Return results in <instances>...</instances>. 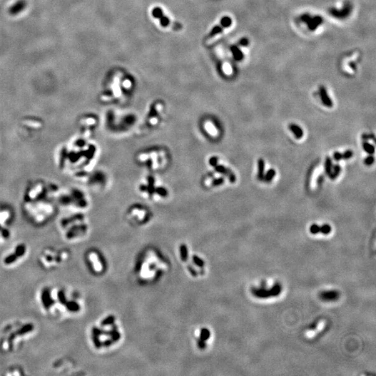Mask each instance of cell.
<instances>
[{
    "mask_svg": "<svg viewBox=\"0 0 376 376\" xmlns=\"http://www.w3.org/2000/svg\"><path fill=\"white\" fill-rule=\"evenodd\" d=\"M220 25H221L222 27L228 28L231 27L232 25V20L231 17L228 16L223 17L221 20H220Z\"/></svg>",
    "mask_w": 376,
    "mask_h": 376,
    "instance_id": "19",
    "label": "cell"
},
{
    "mask_svg": "<svg viewBox=\"0 0 376 376\" xmlns=\"http://www.w3.org/2000/svg\"><path fill=\"white\" fill-rule=\"evenodd\" d=\"M58 296H59V300H60V302H61V303L63 304H65V303H66V299H65V296H64L63 293L62 291H60L59 293Z\"/></svg>",
    "mask_w": 376,
    "mask_h": 376,
    "instance_id": "35",
    "label": "cell"
},
{
    "mask_svg": "<svg viewBox=\"0 0 376 376\" xmlns=\"http://www.w3.org/2000/svg\"><path fill=\"white\" fill-rule=\"evenodd\" d=\"M289 128L292 133L294 134L296 139H301L304 135V132L301 127H299L295 123H290L289 125Z\"/></svg>",
    "mask_w": 376,
    "mask_h": 376,
    "instance_id": "13",
    "label": "cell"
},
{
    "mask_svg": "<svg viewBox=\"0 0 376 376\" xmlns=\"http://www.w3.org/2000/svg\"><path fill=\"white\" fill-rule=\"evenodd\" d=\"M208 164L210 167H213V171L216 174H219L226 176L228 178L231 183H234L236 181V175L232 170L228 167H225L223 164H219V157L217 156H211L208 160Z\"/></svg>",
    "mask_w": 376,
    "mask_h": 376,
    "instance_id": "5",
    "label": "cell"
},
{
    "mask_svg": "<svg viewBox=\"0 0 376 376\" xmlns=\"http://www.w3.org/2000/svg\"><path fill=\"white\" fill-rule=\"evenodd\" d=\"M239 44L241 46H247L249 44V40L247 38H242V39L239 41Z\"/></svg>",
    "mask_w": 376,
    "mask_h": 376,
    "instance_id": "36",
    "label": "cell"
},
{
    "mask_svg": "<svg viewBox=\"0 0 376 376\" xmlns=\"http://www.w3.org/2000/svg\"><path fill=\"white\" fill-rule=\"evenodd\" d=\"M49 295L48 292L45 290V291H44L43 294V304L44 306H45V308L47 309H48L49 307V306L52 304V300L50 299H49Z\"/></svg>",
    "mask_w": 376,
    "mask_h": 376,
    "instance_id": "20",
    "label": "cell"
},
{
    "mask_svg": "<svg viewBox=\"0 0 376 376\" xmlns=\"http://www.w3.org/2000/svg\"><path fill=\"white\" fill-rule=\"evenodd\" d=\"M222 31H223V27H222L221 25H220V26L219 25L215 26V27H214L212 29V30H211L210 33L209 34V36L210 37H213V36H216V35H217V34L222 33Z\"/></svg>",
    "mask_w": 376,
    "mask_h": 376,
    "instance_id": "21",
    "label": "cell"
},
{
    "mask_svg": "<svg viewBox=\"0 0 376 376\" xmlns=\"http://www.w3.org/2000/svg\"><path fill=\"white\" fill-rule=\"evenodd\" d=\"M265 161L262 158L258 160V174L257 179L259 181H263L264 175H265Z\"/></svg>",
    "mask_w": 376,
    "mask_h": 376,
    "instance_id": "12",
    "label": "cell"
},
{
    "mask_svg": "<svg viewBox=\"0 0 376 376\" xmlns=\"http://www.w3.org/2000/svg\"><path fill=\"white\" fill-rule=\"evenodd\" d=\"M276 175V171L274 169H270L266 174L264 175L263 181L266 183H270Z\"/></svg>",
    "mask_w": 376,
    "mask_h": 376,
    "instance_id": "15",
    "label": "cell"
},
{
    "mask_svg": "<svg viewBox=\"0 0 376 376\" xmlns=\"http://www.w3.org/2000/svg\"><path fill=\"white\" fill-rule=\"evenodd\" d=\"M320 298L325 302H334L339 298L340 293L337 290H324L320 293Z\"/></svg>",
    "mask_w": 376,
    "mask_h": 376,
    "instance_id": "8",
    "label": "cell"
},
{
    "mask_svg": "<svg viewBox=\"0 0 376 376\" xmlns=\"http://www.w3.org/2000/svg\"><path fill=\"white\" fill-rule=\"evenodd\" d=\"M323 22V18L320 16H316L315 17H311L309 22L307 23L308 29L310 31H313L318 28Z\"/></svg>",
    "mask_w": 376,
    "mask_h": 376,
    "instance_id": "11",
    "label": "cell"
},
{
    "mask_svg": "<svg viewBox=\"0 0 376 376\" xmlns=\"http://www.w3.org/2000/svg\"><path fill=\"white\" fill-rule=\"evenodd\" d=\"M310 232L312 234H318L320 233V226L313 224L310 227Z\"/></svg>",
    "mask_w": 376,
    "mask_h": 376,
    "instance_id": "29",
    "label": "cell"
},
{
    "mask_svg": "<svg viewBox=\"0 0 376 376\" xmlns=\"http://www.w3.org/2000/svg\"><path fill=\"white\" fill-rule=\"evenodd\" d=\"M135 160L139 165L155 174L163 172L169 167L171 155L169 150L162 146H153L138 152Z\"/></svg>",
    "mask_w": 376,
    "mask_h": 376,
    "instance_id": "1",
    "label": "cell"
},
{
    "mask_svg": "<svg viewBox=\"0 0 376 376\" xmlns=\"http://www.w3.org/2000/svg\"><path fill=\"white\" fill-rule=\"evenodd\" d=\"M230 50L231 52L233 58L235 59V60L240 61H242L244 59L243 52L241 51V49H240L237 46H236V45L231 46L230 48Z\"/></svg>",
    "mask_w": 376,
    "mask_h": 376,
    "instance_id": "14",
    "label": "cell"
},
{
    "mask_svg": "<svg viewBox=\"0 0 376 376\" xmlns=\"http://www.w3.org/2000/svg\"><path fill=\"white\" fill-rule=\"evenodd\" d=\"M341 170V168L339 164H335V165L333 166L331 174L329 176L331 180H334V179H336L338 176H339Z\"/></svg>",
    "mask_w": 376,
    "mask_h": 376,
    "instance_id": "16",
    "label": "cell"
},
{
    "mask_svg": "<svg viewBox=\"0 0 376 376\" xmlns=\"http://www.w3.org/2000/svg\"><path fill=\"white\" fill-rule=\"evenodd\" d=\"M351 10H352L351 6L350 5V4H347L344 6V7H343V9H341V10L332 9V10H331L330 13L331 16L336 17V18H345V17H347L350 14V13Z\"/></svg>",
    "mask_w": 376,
    "mask_h": 376,
    "instance_id": "10",
    "label": "cell"
},
{
    "mask_svg": "<svg viewBox=\"0 0 376 376\" xmlns=\"http://www.w3.org/2000/svg\"><path fill=\"white\" fill-rule=\"evenodd\" d=\"M217 123L215 121H214L213 119L209 118V117H204L199 121V130L203 136H204L208 138V139H213L217 136L218 134V126Z\"/></svg>",
    "mask_w": 376,
    "mask_h": 376,
    "instance_id": "4",
    "label": "cell"
},
{
    "mask_svg": "<svg viewBox=\"0 0 376 376\" xmlns=\"http://www.w3.org/2000/svg\"><path fill=\"white\" fill-rule=\"evenodd\" d=\"M319 93L321 96L322 104L327 107H333V101L328 95L327 91L324 86H321L319 87Z\"/></svg>",
    "mask_w": 376,
    "mask_h": 376,
    "instance_id": "9",
    "label": "cell"
},
{
    "mask_svg": "<svg viewBox=\"0 0 376 376\" xmlns=\"http://www.w3.org/2000/svg\"><path fill=\"white\" fill-rule=\"evenodd\" d=\"M362 146H363L364 150L367 153H369L370 155H372L374 153L375 147L374 145L371 144V143L367 142L366 141H364Z\"/></svg>",
    "mask_w": 376,
    "mask_h": 376,
    "instance_id": "18",
    "label": "cell"
},
{
    "mask_svg": "<svg viewBox=\"0 0 376 376\" xmlns=\"http://www.w3.org/2000/svg\"><path fill=\"white\" fill-rule=\"evenodd\" d=\"M334 160L336 161H340L343 160V156H342V153L340 152H335L334 153Z\"/></svg>",
    "mask_w": 376,
    "mask_h": 376,
    "instance_id": "33",
    "label": "cell"
},
{
    "mask_svg": "<svg viewBox=\"0 0 376 376\" xmlns=\"http://www.w3.org/2000/svg\"><path fill=\"white\" fill-rule=\"evenodd\" d=\"M160 22L161 25L163 27H167V26H169V25L170 20L168 17L164 16L163 15V16L160 18Z\"/></svg>",
    "mask_w": 376,
    "mask_h": 376,
    "instance_id": "25",
    "label": "cell"
},
{
    "mask_svg": "<svg viewBox=\"0 0 376 376\" xmlns=\"http://www.w3.org/2000/svg\"><path fill=\"white\" fill-rule=\"evenodd\" d=\"M343 160H348L353 156V152L351 150H347L342 153Z\"/></svg>",
    "mask_w": 376,
    "mask_h": 376,
    "instance_id": "30",
    "label": "cell"
},
{
    "mask_svg": "<svg viewBox=\"0 0 376 376\" xmlns=\"http://www.w3.org/2000/svg\"><path fill=\"white\" fill-rule=\"evenodd\" d=\"M374 157L372 156V155H369V156L366 157L365 160H364V164L367 166H371V164L374 162Z\"/></svg>",
    "mask_w": 376,
    "mask_h": 376,
    "instance_id": "31",
    "label": "cell"
},
{
    "mask_svg": "<svg viewBox=\"0 0 376 376\" xmlns=\"http://www.w3.org/2000/svg\"><path fill=\"white\" fill-rule=\"evenodd\" d=\"M128 213L133 217H137V219H144L149 215V211L145 206L140 204H134L128 208Z\"/></svg>",
    "mask_w": 376,
    "mask_h": 376,
    "instance_id": "7",
    "label": "cell"
},
{
    "mask_svg": "<svg viewBox=\"0 0 376 376\" xmlns=\"http://www.w3.org/2000/svg\"><path fill=\"white\" fill-rule=\"evenodd\" d=\"M362 139L364 141H367L368 139H372L373 140L375 141V135L374 134H366V133H364L362 136Z\"/></svg>",
    "mask_w": 376,
    "mask_h": 376,
    "instance_id": "32",
    "label": "cell"
},
{
    "mask_svg": "<svg viewBox=\"0 0 376 376\" xmlns=\"http://www.w3.org/2000/svg\"><path fill=\"white\" fill-rule=\"evenodd\" d=\"M33 328H34V327H33V325H30V324L27 325L25 326V327H22L21 330H20L18 331V332H17V334H20V335H21V334H25V333L28 332V331L32 330H33Z\"/></svg>",
    "mask_w": 376,
    "mask_h": 376,
    "instance_id": "24",
    "label": "cell"
},
{
    "mask_svg": "<svg viewBox=\"0 0 376 376\" xmlns=\"http://www.w3.org/2000/svg\"><path fill=\"white\" fill-rule=\"evenodd\" d=\"M67 308L70 311H78L79 309H80V307H79L78 305L77 304V303H75V302H70V303L67 304Z\"/></svg>",
    "mask_w": 376,
    "mask_h": 376,
    "instance_id": "28",
    "label": "cell"
},
{
    "mask_svg": "<svg viewBox=\"0 0 376 376\" xmlns=\"http://www.w3.org/2000/svg\"><path fill=\"white\" fill-rule=\"evenodd\" d=\"M281 290V286L279 283H277L268 289L266 288H253L251 289V293L256 298H268L280 295Z\"/></svg>",
    "mask_w": 376,
    "mask_h": 376,
    "instance_id": "6",
    "label": "cell"
},
{
    "mask_svg": "<svg viewBox=\"0 0 376 376\" xmlns=\"http://www.w3.org/2000/svg\"><path fill=\"white\" fill-rule=\"evenodd\" d=\"M166 114L160 102H154L150 106L140 125V133H147L156 130L164 121Z\"/></svg>",
    "mask_w": 376,
    "mask_h": 376,
    "instance_id": "3",
    "label": "cell"
},
{
    "mask_svg": "<svg viewBox=\"0 0 376 376\" xmlns=\"http://www.w3.org/2000/svg\"><path fill=\"white\" fill-rule=\"evenodd\" d=\"M332 167H333L332 160H331L330 157L328 156L326 157L325 163V171L326 174H327L328 176H330V174H331Z\"/></svg>",
    "mask_w": 376,
    "mask_h": 376,
    "instance_id": "17",
    "label": "cell"
},
{
    "mask_svg": "<svg viewBox=\"0 0 376 376\" xmlns=\"http://www.w3.org/2000/svg\"><path fill=\"white\" fill-rule=\"evenodd\" d=\"M331 231V228L329 224H325L320 227V233L324 235H327L330 233Z\"/></svg>",
    "mask_w": 376,
    "mask_h": 376,
    "instance_id": "23",
    "label": "cell"
},
{
    "mask_svg": "<svg viewBox=\"0 0 376 376\" xmlns=\"http://www.w3.org/2000/svg\"><path fill=\"white\" fill-rule=\"evenodd\" d=\"M25 247H24V245H19L16 248V254L17 256H22L25 254Z\"/></svg>",
    "mask_w": 376,
    "mask_h": 376,
    "instance_id": "26",
    "label": "cell"
},
{
    "mask_svg": "<svg viewBox=\"0 0 376 376\" xmlns=\"http://www.w3.org/2000/svg\"><path fill=\"white\" fill-rule=\"evenodd\" d=\"M16 258H17V256L16 254L9 255V256H7V258H5L4 263L6 264H11V263H13L14 261L16 260Z\"/></svg>",
    "mask_w": 376,
    "mask_h": 376,
    "instance_id": "27",
    "label": "cell"
},
{
    "mask_svg": "<svg viewBox=\"0 0 376 376\" xmlns=\"http://www.w3.org/2000/svg\"><path fill=\"white\" fill-rule=\"evenodd\" d=\"M152 16L155 18L160 19V17L163 16L162 10L160 7H155L152 10Z\"/></svg>",
    "mask_w": 376,
    "mask_h": 376,
    "instance_id": "22",
    "label": "cell"
},
{
    "mask_svg": "<svg viewBox=\"0 0 376 376\" xmlns=\"http://www.w3.org/2000/svg\"><path fill=\"white\" fill-rule=\"evenodd\" d=\"M137 192L146 200L160 202L168 198L169 190L154 175L149 174L143 178L137 186Z\"/></svg>",
    "mask_w": 376,
    "mask_h": 376,
    "instance_id": "2",
    "label": "cell"
},
{
    "mask_svg": "<svg viewBox=\"0 0 376 376\" xmlns=\"http://www.w3.org/2000/svg\"><path fill=\"white\" fill-rule=\"evenodd\" d=\"M311 17L309 16V15H308V14H303L301 16V20H302V22H304L306 23V24H307V23L309 22V21L310 20Z\"/></svg>",
    "mask_w": 376,
    "mask_h": 376,
    "instance_id": "34",
    "label": "cell"
}]
</instances>
